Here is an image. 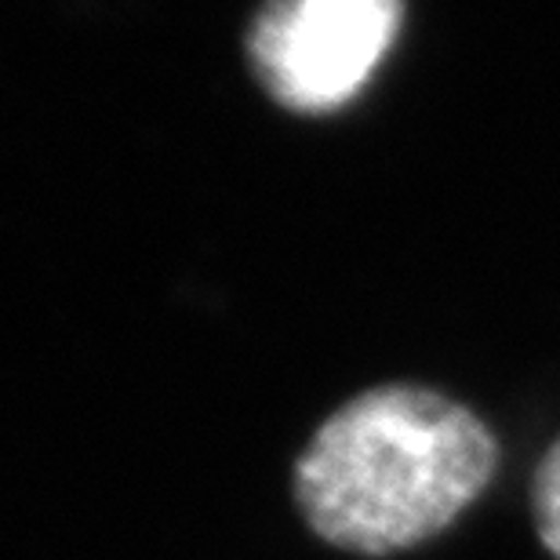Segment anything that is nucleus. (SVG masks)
<instances>
[{"mask_svg":"<svg viewBox=\"0 0 560 560\" xmlns=\"http://www.w3.org/2000/svg\"><path fill=\"white\" fill-rule=\"evenodd\" d=\"M495 466V436L458 400L425 386H375L313 433L295 495L324 542L386 557L444 532Z\"/></svg>","mask_w":560,"mask_h":560,"instance_id":"nucleus-1","label":"nucleus"},{"mask_svg":"<svg viewBox=\"0 0 560 560\" xmlns=\"http://www.w3.org/2000/svg\"><path fill=\"white\" fill-rule=\"evenodd\" d=\"M535 524L542 546L560 560V441L546 452L535 474Z\"/></svg>","mask_w":560,"mask_h":560,"instance_id":"nucleus-3","label":"nucleus"},{"mask_svg":"<svg viewBox=\"0 0 560 560\" xmlns=\"http://www.w3.org/2000/svg\"><path fill=\"white\" fill-rule=\"evenodd\" d=\"M400 15V0H266L252 26V62L277 103L328 114L372 81Z\"/></svg>","mask_w":560,"mask_h":560,"instance_id":"nucleus-2","label":"nucleus"}]
</instances>
